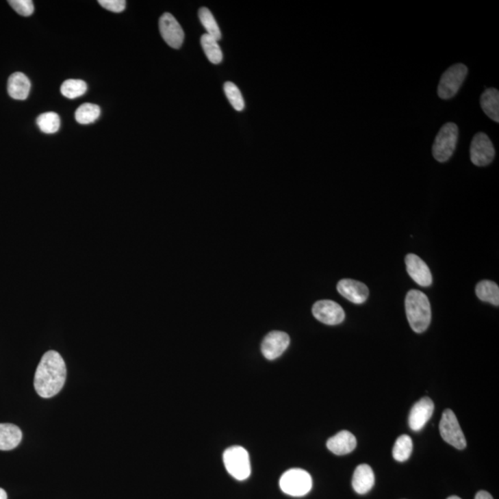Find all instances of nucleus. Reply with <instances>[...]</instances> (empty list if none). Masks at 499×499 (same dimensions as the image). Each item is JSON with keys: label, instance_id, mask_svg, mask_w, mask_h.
I'll use <instances>...</instances> for the list:
<instances>
[{"label": "nucleus", "instance_id": "obj_1", "mask_svg": "<svg viewBox=\"0 0 499 499\" xmlns=\"http://www.w3.org/2000/svg\"><path fill=\"white\" fill-rule=\"evenodd\" d=\"M67 368L59 353L49 350L44 353L34 374V388L41 398H49L60 393L64 387Z\"/></svg>", "mask_w": 499, "mask_h": 499}, {"label": "nucleus", "instance_id": "obj_2", "mask_svg": "<svg viewBox=\"0 0 499 499\" xmlns=\"http://www.w3.org/2000/svg\"><path fill=\"white\" fill-rule=\"evenodd\" d=\"M405 310L407 318L414 332L422 333L428 329L431 323V305L424 293L416 290L407 293Z\"/></svg>", "mask_w": 499, "mask_h": 499}, {"label": "nucleus", "instance_id": "obj_3", "mask_svg": "<svg viewBox=\"0 0 499 499\" xmlns=\"http://www.w3.org/2000/svg\"><path fill=\"white\" fill-rule=\"evenodd\" d=\"M459 139V128L455 123H448L440 129L433 144V155L438 162H447L455 152Z\"/></svg>", "mask_w": 499, "mask_h": 499}, {"label": "nucleus", "instance_id": "obj_4", "mask_svg": "<svg viewBox=\"0 0 499 499\" xmlns=\"http://www.w3.org/2000/svg\"><path fill=\"white\" fill-rule=\"evenodd\" d=\"M224 464L229 474L239 481L246 480L251 474L249 454L239 446H235L225 450L223 455Z\"/></svg>", "mask_w": 499, "mask_h": 499}, {"label": "nucleus", "instance_id": "obj_5", "mask_svg": "<svg viewBox=\"0 0 499 499\" xmlns=\"http://www.w3.org/2000/svg\"><path fill=\"white\" fill-rule=\"evenodd\" d=\"M279 487L287 495L303 496L313 487L311 475L302 469H292L285 472L279 480Z\"/></svg>", "mask_w": 499, "mask_h": 499}, {"label": "nucleus", "instance_id": "obj_6", "mask_svg": "<svg viewBox=\"0 0 499 499\" xmlns=\"http://www.w3.org/2000/svg\"><path fill=\"white\" fill-rule=\"evenodd\" d=\"M467 74L468 68L462 63H458L448 68L441 76L437 88L438 97L444 100L455 97L462 84L465 81Z\"/></svg>", "mask_w": 499, "mask_h": 499}, {"label": "nucleus", "instance_id": "obj_7", "mask_svg": "<svg viewBox=\"0 0 499 499\" xmlns=\"http://www.w3.org/2000/svg\"><path fill=\"white\" fill-rule=\"evenodd\" d=\"M439 430L441 437L458 450H464L467 442L458 419L451 410H446L441 418Z\"/></svg>", "mask_w": 499, "mask_h": 499}, {"label": "nucleus", "instance_id": "obj_8", "mask_svg": "<svg viewBox=\"0 0 499 499\" xmlns=\"http://www.w3.org/2000/svg\"><path fill=\"white\" fill-rule=\"evenodd\" d=\"M471 161L477 166H485L492 163L495 158V147L489 137L484 133H477L472 140L470 148Z\"/></svg>", "mask_w": 499, "mask_h": 499}, {"label": "nucleus", "instance_id": "obj_9", "mask_svg": "<svg viewBox=\"0 0 499 499\" xmlns=\"http://www.w3.org/2000/svg\"><path fill=\"white\" fill-rule=\"evenodd\" d=\"M311 311L314 318L329 326H336L345 319V311L342 306L330 300H318L314 303Z\"/></svg>", "mask_w": 499, "mask_h": 499}, {"label": "nucleus", "instance_id": "obj_10", "mask_svg": "<svg viewBox=\"0 0 499 499\" xmlns=\"http://www.w3.org/2000/svg\"><path fill=\"white\" fill-rule=\"evenodd\" d=\"M161 36L168 46L178 49L184 41V31L178 21L170 13H164L159 18Z\"/></svg>", "mask_w": 499, "mask_h": 499}, {"label": "nucleus", "instance_id": "obj_11", "mask_svg": "<svg viewBox=\"0 0 499 499\" xmlns=\"http://www.w3.org/2000/svg\"><path fill=\"white\" fill-rule=\"evenodd\" d=\"M290 342V336L287 333L272 331L264 339L261 350L268 360H274L283 355L284 351L289 347Z\"/></svg>", "mask_w": 499, "mask_h": 499}, {"label": "nucleus", "instance_id": "obj_12", "mask_svg": "<svg viewBox=\"0 0 499 499\" xmlns=\"http://www.w3.org/2000/svg\"><path fill=\"white\" fill-rule=\"evenodd\" d=\"M407 272L409 276L415 281L419 286L429 287L432 284L433 277L431 271L426 263L420 258L418 255L410 253L405 258Z\"/></svg>", "mask_w": 499, "mask_h": 499}, {"label": "nucleus", "instance_id": "obj_13", "mask_svg": "<svg viewBox=\"0 0 499 499\" xmlns=\"http://www.w3.org/2000/svg\"><path fill=\"white\" fill-rule=\"evenodd\" d=\"M435 405L431 398L425 397L414 404L409 416V425L413 431H420L431 418Z\"/></svg>", "mask_w": 499, "mask_h": 499}, {"label": "nucleus", "instance_id": "obj_14", "mask_svg": "<svg viewBox=\"0 0 499 499\" xmlns=\"http://www.w3.org/2000/svg\"><path fill=\"white\" fill-rule=\"evenodd\" d=\"M337 289L345 299L355 305L366 303L369 296V290L366 285L353 279H342L337 283Z\"/></svg>", "mask_w": 499, "mask_h": 499}, {"label": "nucleus", "instance_id": "obj_15", "mask_svg": "<svg viewBox=\"0 0 499 499\" xmlns=\"http://www.w3.org/2000/svg\"><path fill=\"white\" fill-rule=\"evenodd\" d=\"M356 446H357V440H356L355 435L346 430L330 437L327 442V448L332 453L339 456L353 452L355 450Z\"/></svg>", "mask_w": 499, "mask_h": 499}, {"label": "nucleus", "instance_id": "obj_16", "mask_svg": "<svg viewBox=\"0 0 499 499\" xmlns=\"http://www.w3.org/2000/svg\"><path fill=\"white\" fill-rule=\"evenodd\" d=\"M374 485L373 470L367 464H361L355 469L353 477V487L356 493L364 495Z\"/></svg>", "mask_w": 499, "mask_h": 499}, {"label": "nucleus", "instance_id": "obj_17", "mask_svg": "<svg viewBox=\"0 0 499 499\" xmlns=\"http://www.w3.org/2000/svg\"><path fill=\"white\" fill-rule=\"evenodd\" d=\"M31 90V81L23 73H15L10 76L8 81V92L10 97L16 100H25Z\"/></svg>", "mask_w": 499, "mask_h": 499}, {"label": "nucleus", "instance_id": "obj_18", "mask_svg": "<svg viewBox=\"0 0 499 499\" xmlns=\"http://www.w3.org/2000/svg\"><path fill=\"white\" fill-rule=\"evenodd\" d=\"M23 438V433L17 425L0 424V450H12L17 448Z\"/></svg>", "mask_w": 499, "mask_h": 499}, {"label": "nucleus", "instance_id": "obj_19", "mask_svg": "<svg viewBox=\"0 0 499 499\" xmlns=\"http://www.w3.org/2000/svg\"><path fill=\"white\" fill-rule=\"evenodd\" d=\"M481 107L491 120L499 121V92L496 88H488L480 99Z\"/></svg>", "mask_w": 499, "mask_h": 499}, {"label": "nucleus", "instance_id": "obj_20", "mask_svg": "<svg viewBox=\"0 0 499 499\" xmlns=\"http://www.w3.org/2000/svg\"><path fill=\"white\" fill-rule=\"evenodd\" d=\"M475 292L477 297L483 302L489 303L496 306L499 305V287L495 282L481 281L477 284Z\"/></svg>", "mask_w": 499, "mask_h": 499}, {"label": "nucleus", "instance_id": "obj_21", "mask_svg": "<svg viewBox=\"0 0 499 499\" xmlns=\"http://www.w3.org/2000/svg\"><path fill=\"white\" fill-rule=\"evenodd\" d=\"M201 46H202L203 52H205V55H207L208 60L211 63H213V64H219V63L222 62V60H223V53H222L218 40H216L212 36L205 34L201 37Z\"/></svg>", "mask_w": 499, "mask_h": 499}, {"label": "nucleus", "instance_id": "obj_22", "mask_svg": "<svg viewBox=\"0 0 499 499\" xmlns=\"http://www.w3.org/2000/svg\"><path fill=\"white\" fill-rule=\"evenodd\" d=\"M413 440L409 435H400L396 441L394 448H393V458L397 461H406L413 452Z\"/></svg>", "mask_w": 499, "mask_h": 499}, {"label": "nucleus", "instance_id": "obj_23", "mask_svg": "<svg viewBox=\"0 0 499 499\" xmlns=\"http://www.w3.org/2000/svg\"><path fill=\"white\" fill-rule=\"evenodd\" d=\"M100 107L97 105L86 103L80 105L75 112V118L80 124H90L99 120L100 117Z\"/></svg>", "mask_w": 499, "mask_h": 499}, {"label": "nucleus", "instance_id": "obj_24", "mask_svg": "<svg viewBox=\"0 0 499 499\" xmlns=\"http://www.w3.org/2000/svg\"><path fill=\"white\" fill-rule=\"evenodd\" d=\"M198 15H199L200 22L202 23L203 28L207 30L208 36H212L216 40H220V29H219L218 23H216L212 12L207 8H201Z\"/></svg>", "mask_w": 499, "mask_h": 499}, {"label": "nucleus", "instance_id": "obj_25", "mask_svg": "<svg viewBox=\"0 0 499 499\" xmlns=\"http://www.w3.org/2000/svg\"><path fill=\"white\" fill-rule=\"evenodd\" d=\"M62 96L67 97L68 99H75L77 97L84 96L87 91V84L83 80H76V79H71V80L65 81L62 84Z\"/></svg>", "mask_w": 499, "mask_h": 499}, {"label": "nucleus", "instance_id": "obj_26", "mask_svg": "<svg viewBox=\"0 0 499 499\" xmlns=\"http://www.w3.org/2000/svg\"><path fill=\"white\" fill-rule=\"evenodd\" d=\"M36 124L44 133H57L60 127V116L54 112L44 113L36 118Z\"/></svg>", "mask_w": 499, "mask_h": 499}, {"label": "nucleus", "instance_id": "obj_27", "mask_svg": "<svg viewBox=\"0 0 499 499\" xmlns=\"http://www.w3.org/2000/svg\"><path fill=\"white\" fill-rule=\"evenodd\" d=\"M224 92H225L227 99H229L235 110L242 111L244 110V97H242V92H240L236 84L228 81V83L224 84Z\"/></svg>", "mask_w": 499, "mask_h": 499}, {"label": "nucleus", "instance_id": "obj_28", "mask_svg": "<svg viewBox=\"0 0 499 499\" xmlns=\"http://www.w3.org/2000/svg\"><path fill=\"white\" fill-rule=\"evenodd\" d=\"M9 4L18 14L29 17L34 12V2L31 0H10Z\"/></svg>", "mask_w": 499, "mask_h": 499}, {"label": "nucleus", "instance_id": "obj_29", "mask_svg": "<svg viewBox=\"0 0 499 499\" xmlns=\"http://www.w3.org/2000/svg\"><path fill=\"white\" fill-rule=\"evenodd\" d=\"M99 3L111 12H123L126 8L125 0H99Z\"/></svg>", "mask_w": 499, "mask_h": 499}, {"label": "nucleus", "instance_id": "obj_30", "mask_svg": "<svg viewBox=\"0 0 499 499\" xmlns=\"http://www.w3.org/2000/svg\"><path fill=\"white\" fill-rule=\"evenodd\" d=\"M475 499H494L492 496L489 493L485 492V491H480L475 496Z\"/></svg>", "mask_w": 499, "mask_h": 499}, {"label": "nucleus", "instance_id": "obj_31", "mask_svg": "<svg viewBox=\"0 0 499 499\" xmlns=\"http://www.w3.org/2000/svg\"><path fill=\"white\" fill-rule=\"evenodd\" d=\"M0 499H8L6 491L0 488Z\"/></svg>", "mask_w": 499, "mask_h": 499}, {"label": "nucleus", "instance_id": "obj_32", "mask_svg": "<svg viewBox=\"0 0 499 499\" xmlns=\"http://www.w3.org/2000/svg\"><path fill=\"white\" fill-rule=\"evenodd\" d=\"M448 499H461V498H459V496H450V498H448Z\"/></svg>", "mask_w": 499, "mask_h": 499}]
</instances>
